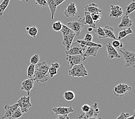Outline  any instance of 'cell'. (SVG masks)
Masks as SVG:
<instances>
[{
	"instance_id": "35",
	"label": "cell",
	"mask_w": 135,
	"mask_h": 119,
	"mask_svg": "<svg viewBox=\"0 0 135 119\" xmlns=\"http://www.w3.org/2000/svg\"><path fill=\"white\" fill-rule=\"evenodd\" d=\"M62 28V24L59 21L55 22L52 25V29L55 32H60Z\"/></svg>"
},
{
	"instance_id": "43",
	"label": "cell",
	"mask_w": 135,
	"mask_h": 119,
	"mask_svg": "<svg viewBox=\"0 0 135 119\" xmlns=\"http://www.w3.org/2000/svg\"><path fill=\"white\" fill-rule=\"evenodd\" d=\"M51 66L54 68H56L57 69H58L60 68V65L59 63H52V65H51Z\"/></svg>"
},
{
	"instance_id": "1",
	"label": "cell",
	"mask_w": 135,
	"mask_h": 119,
	"mask_svg": "<svg viewBox=\"0 0 135 119\" xmlns=\"http://www.w3.org/2000/svg\"><path fill=\"white\" fill-rule=\"evenodd\" d=\"M60 32L63 34V40L62 44L65 46L66 50H69L70 48L73 44L74 38L75 37L76 34L72 30L67 27L66 25L62 24V28Z\"/></svg>"
},
{
	"instance_id": "12",
	"label": "cell",
	"mask_w": 135,
	"mask_h": 119,
	"mask_svg": "<svg viewBox=\"0 0 135 119\" xmlns=\"http://www.w3.org/2000/svg\"><path fill=\"white\" fill-rule=\"evenodd\" d=\"M32 79L34 81H35L37 82H45L49 80L48 74H45L43 72H41L36 70L34 73Z\"/></svg>"
},
{
	"instance_id": "47",
	"label": "cell",
	"mask_w": 135,
	"mask_h": 119,
	"mask_svg": "<svg viewBox=\"0 0 135 119\" xmlns=\"http://www.w3.org/2000/svg\"><path fill=\"white\" fill-rule=\"evenodd\" d=\"M89 119H101V117H98L97 116H95V117H93L91 118H89Z\"/></svg>"
},
{
	"instance_id": "18",
	"label": "cell",
	"mask_w": 135,
	"mask_h": 119,
	"mask_svg": "<svg viewBox=\"0 0 135 119\" xmlns=\"http://www.w3.org/2000/svg\"><path fill=\"white\" fill-rule=\"evenodd\" d=\"M99 48V47H87L85 53H83V56L85 58L90 56L95 57Z\"/></svg>"
},
{
	"instance_id": "24",
	"label": "cell",
	"mask_w": 135,
	"mask_h": 119,
	"mask_svg": "<svg viewBox=\"0 0 135 119\" xmlns=\"http://www.w3.org/2000/svg\"><path fill=\"white\" fill-rule=\"evenodd\" d=\"M38 68L36 70L40 71L41 72H43L45 74H48V72L50 68V66L46 62H41L40 63H38Z\"/></svg>"
},
{
	"instance_id": "33",
	"label": "cell",
	"mask_w": 135,
	"mask_h": 119,
	"mask_svg": "<svg viewBox=\"0 0 135 119\" xmlns=\"http://www.w3.org/2000/svg\"><path fill=\"white\" fill-rule=\"evenodd\" d=\"M27 33L31 37L35 38L36 37L38 33L37 27L36 26H32L31 27H30V29H29V30L27 31Z\"/></svg>"
},
{
	"instance_id": "10",
	"label": "cell",
	"mask_w": 135,
	"mask_h": 119,
	"mask_svg": "<svg viewBox=\"0 0 135 119\" xmlns=\"http://www.w3.org/2000/svg\"><path fill=\"white\" fill-rule=\"evenodd\" d=\"M64 14L66 17H74L76 15L77 9L75 3H70L65 9Z\"/></svg>"
},
{
	"instance_id": "5",
	"label": "cell",
	"mask_w": 135,
	"mask_h": 119,
	"mask_svg": "<svg viewBox=\"0 0 135 119\" xmlns=\"http://www.w3.org/2000/svg\"><path fill=\"white\" fill-rule=\"evenodd\" d=\"M132 91V87L126 84L121 83L115 86L113 89L114 95L117 97H123L126 96Z\"/></svg>"
},
{
	"instance_id": "20",
	"label": "cell",
	"mask_w": 135,
	"mask_h": 119,
	"mask_svg": "<svg viewBox=\"0 0 135 119\" xmlns=\"http://www.w3.org/2000/svg\"><path fill=\"white\" fill-rule=\"evenodd\" d=\"M103 30L105 32L106 38H111V39H113L114 40L117 39L114 33V29L112 27L109 26V25H107L103 28Z\"/></svg>"
},
{
	"instance_id": "7",
	"label": "cell",
	"mask_w": 135,
	"mask_h": 119,
	"mask_svg": "<svg viewBox=\"0 0 135 119\" xmlns=\"http://www.w3.org/2000/svg\"><path fill=\"white\" fill-rule=\"evenodd\" d=\"M66 59L68 64L70 65V68L71 69L73 66L82 64L83 62L86 60V58L84 57L82 55H80V54L73 56H70L66 54Z\"/></svg>"
},
{
	"instance_id": "27",
	"label": "cell",
	"mask_w": 135,
	"mask_h": 119,
	"mask_svg": "<svg viewBox=\"0 0 135 119\" xmlns=\"http://www.w3.org/2000/svg\"><path fill=\"white\" fill-rule=\"evenodd\" d=\"M11 0H4L0 4V17H2L6 9L7 8Z\"/></svg>"
},
{
	"instance_id": "36",
	"label": "cell",
	"mask_w": 135,
	"mask_h": 119,
	"mask_svg": "<svg viewBox=\"0 0 135 119\" xmlns=\"http://www.w3.org/2000/svg\"><path fill=\"white\" fill-rule=\"evenodd\" d=\"M40 60V58H39V55L38 54H36L35 55L32 56L30 60V63L31 64H33V65H36V64L38 63V61Z\"/></svg>"
},
{
	"instance_id": "4",
	"label": "cell",
	"mask_w": 135,
	"mask_h": 119,
	"mask_svg": "<svg viewBox=\"0 0 135 119\" xmlns=\"http://www.w3.org/2000/svg\"><path fill=\"white\" fill-rule=\"evenodd\" d=\"M118 50L123 54L125 60V67H132L135 66V53L133 52L128 50L125 48H121Z\"/></svg>"
},
{
	"instance_id": "30",
	"label": "cell",
	"mask_w": 135,
	"mask_h": 119,
	"mask_svg": "<svg viewBox=\"0 0 135 119\" xmlns=\"http://www.w3.org/2000/svg\"><path fill=\"white\" fill-rule=\"evenodd\" d=\"M90 15L93 22H94L95 24L97 23H98L102 17L101 13L100 12H97V13H91L90 14Z\"/></svg>"
},
{
	"instance_id": "8",
	"label": "cell",
	"mask_w": 135,
	"mask_h": 119,
	"mask_svg": "<svg viewBox=\"0 0 135 119\" xmlns=\"http://www.w3.org/2000/svg\"><path fill=\"white\" fill-rule=\"evenodd\" d=\"M86 46L81 44L76 46V44L75 43L72 44L69 50L66 51V54L70 56L78 55V54L83 56V52L86 50Z\"/></svg>"
},
{
	"instance_id": "23",
	"label": "cell",
	"mask_w": 135,
	"mask_h": 119,
	"mask_svg": "<svg viewBox=\"0 0 135 119\" xmlns=\"http://www.w3.org/2000/svg\"><path fill=\"white\" fill-rule=\"evenodd\" d=\"M84 18H85V25H89L90 27H91L93 29H94L95 28L96 25L94 22H93L92 18L91 17L90 14L89 13L86 12H85Z\"/></svg>"
},
{
	"instance_id": "21",
	"label": "cell",
	"mask_w": 135,
	"mask_h": 119,
	"mask_svg": "<svg viewBox=\"0 0 135 119\" xmlns=\"http://www.w3.org/2000/svg\"><path fill=\"white\" fill-rule=\"evenodd\" d=\"M46 1L47 2L48 6H49L50 9L51 13V19L53 20L57 7L56 0H46Z\"/></svg>"
},
{
	"instance_id": "29",
	"label": "cell",
	"mask_w": 135,
	"mask_h": 119,
	"mask_svg": "<svg viewBox=\"0 0 135 119\" xmlns=\"http://www.w3.org/2000/svg\"><path fill=\"white\" fill-rule=\"evenodd\" d=\"M94 32L99 39L106 38L105 32L104 30H103V28H101V27H98L97 29H94Z\"/></svg>"
},
{
	"instance_id": "50",
	"label": "cell",
	"mask_w": 135,
	"mask_h": 119,
	"mask_svg": "<svg viewBox=\"0 0 135 119\" xmlns=\"http://www.w3.org/2000/svg\"><path fill=\"white\" fill-rule=\"evenodd\" d=\"M18 1H22V0H18ZM25 1H26L27 2H29V0H25Z\"/></svg>"
},
{
	"instance_id": "14",
	"label": "cell",
	"mask_w": 135,
	"mask_h": 119,
	"mask_svg": "<svg viewBox=\"0 0 135 119\" xmlns=\"http://www.w3.org/2000/svg\"><path fill=\"white\" fill-rule=\"evenodd\" d=\"M19 107L18 104L17 103L11 106L6 104L5 105L4 109H5V114L4 116L2 117V119H5V118H8L9 117H11L12 115V114L14 113L15 111Z\"/></svg>"
},
{
	"instance_id": "44",
	"label": "cell",
	"mask_w": 135,
	"mask_h": 119,
	"mask_svg": "<svg viewBox=\"0 0 135 119\" xmlns=\"http://www.w3.org/2000/svg\"><path fill=\"white\" fill-rule=\"evenodd\" d=\"M84 116V113H81V114H78L76 116V117L74 119H83V117Z\"/></svg>"
},
{
	"instance_id": "17",
	"label": "cell",
	"mask_w": 135,
	"mask_h": 119,
	"mask_svg": "<svg viewBox=\"0 0 135 119\" xmlns=\"http://www.w3.org/2000/svg\"><path fill=\"white\" fill-rule=\"evenodd\" d=\"M132 25V21L129 18V16L124 15L121 20L120 24L118 25L119 29H126L131 28Z\"/></svg>"
},
{
	"instance_id": "48",
	"label": "cell",
	"mask_w": 135,
	"mask_h": 119,
	"mask_svg": "<svg viewBox=\"0 0 135 119\" xmlns=\"http://www.w3.org/2000/svg\"><path fill=\"white\" fill-rule=\"evenodd\" d=\"M83 119H89V118H88L87 117H86L84 115V116H83Z\"/></svg>"
},
{
	"instance_id": "13",
	"label": "cell",
	"mask_w": 135,
	"mask_h": 119,
	"mask_svg": "<svg viewBox=\"0 0 135 119\" xmlns=\"http://www.w3.org/2000/svg\"><path fill=\"white\" fill-rule=\"evenodd\" d=\"M52 111L56 115H68L74 112L71 107H55L52 109Z\"/></svg>"
},
{
	"instance_id": "15",
	"label": "cell",
	"mask_w": 135,
	"mask_h": 119,
	"mask_svg": "<svg viewBox=\"0 0 135 119\" xmlns=\"http://www.w3.org/2000/svg\"><path fill=\"white\" fill-rule=\"evenodd\" d=\"M106 46H107L108 58L109 59L112 60L113 59H120V58H121V56L118 54L117 50L112 46L111 43L107 44Z\"/></svg>"
},
{
	"instance_id": "19",
	"label": "cell",
	"mask_w": 135,
	"mask_h": 119,
	"mask_svg": "<svg viewBox=\"0 0 135 119\" xmlns=\"http://www.w3.org/2000/svg\"><path fill=\"white\" fill-rule=\"evenodd\" d=\"M85 12L89 13L90 14L94 13L97 12H102L101 9H99L98 6V5L94 4V3H91L88 5L85 6Z\"/></svg>"
},
{
	"instance_id": "49",
	"label": "cell",
	"mask_w": 135,
	"mask_h": 119,
	"mask_svg": "<svg viewBox=\"0 0 135 119\" xmlns=\"http://www.w3.org/2000/svg\"><path fill=\"white\" fill-rule=\"evenodd\" d=\"M29 29H30V27H27V28H26V30H27V31H28V30H29Z\"/></svg>"
},
{
	"instance_id": "16",
	"label": "cell",
	"mask_w": 135,
	"mask_h": 119,
	"mask_svg": "<svg viewBox=\"0 0 135 119\" xmlns=\"http://www.w3.org/2000/svg\"><path fill=\"white\" fill-rule=\"evenodd\" d=\"M99 113V110L98 107V104L97 102L90 106L89 111L88 113H84L85 116L88 118H91L93 117L97 116L98 115Z\"/></svg>"
},
{
	"instance_id": "25",
	"label": "cell",
	"mask_w": 135,
	"mask_h": 119,
	"mask_svg": "<svg viewBox=\"0 0 135 119\" xmlns=\"http://www.w3.org/2000/svg\"><path fill=\"white\" fill-rule=\"evenodd\" d=\"M133 33V30L131 29V28H127V29H124L123 30H121L118 33V36L117 38V40L120 41L121 39H123V38L127 36L128 35L130 34Z\"/></svg>"
},
{
	"instance_id": "32",
	"label": "cell",
	"mask_w": 135,
	"mask_h": 119,
	"mask_svg": "<svg viewBox=\"0 0 135 119\" xmlns=\"http://www.w3.org/2000/svg\"><path fill=\"white\" fill-rule=\"evenodd\" d=\"M35 72V65L30 64L27 69V76L28 79H32L34 73Z\"/></svg>"
},
{
	"instance_id": "41",
	"label": "cell",
	"mask_w": 135,
	"mask_h": 119,
	"mask_svg": "<svg viewBox=\"0 0 135 119\" xmlns=\"http://www.w3.org/2000/svg\"><path fill=\"white\" fill-rule=\"evenodd\" d=\"M90 106H89L88 104H84L82 107V111L84 112V113H88L90 110Z\"/></svg>"
},
{
	"instance_id": "6",
	"label": "cell",
	"mask_w": 135,
	"mask_h": 119,
	"mask_svg": "<svg viewBox=\"0 0 135 119\" xmlns=\"http://www.w3.org/2000/svg\"><path fill=\"white\" fill-rule=\"evenodd\" d=\"M30 99V96H28V97L22 96L17 101V103L18 104L19 108H20L21 112L23 114L27 113L29 109L32 107Z\"/></svg>"
},
{
	"instance_id": "42",
	"label": "cell",
	"mask_w": 135,
	"mask_h": 119,
	"mask_svg": "<svg viewBox=\"0 0 135 119\" xmlns=\"http://www.w3.org/2000/svg\"><path fill=\"white\" fill-rule=\"evenodd\" d=\"M56 119H69L68 115H58Z\"/></svg>"
},
{
	"instance_id": "34",
	"label": "cell",
	"mask_w": 135,
	"mask_h": 119,
	"mask_svg": "<svg viewBox=\"0 0 135 119\" xmlns=\"http://www.w3.org/2000/svg\"><path fill=\"white\" fill-rule=\"evenodd\" d=\"M112 46H113L114 48H115V49H121L123 46V44L122 43V42L120 41H119L118 40H114L113 42H112Z\"/></svg>"
},
{
	"instance_id": "11",
	"label": "cell",
	"mask_w": 135,
	"mask_h": 119,
	"mask_svg": "<svg viewBox=\"0 0 135 119\" xmlns=\"http://www.w3.org/2000/svg\"><path fill=\"white\" fill-rule=\"evenodd\" d=\"M110 12L109 16L112 18H118L121 17L123 15V11L120 6L118 5H111Z\"/></svg>"
},
{
	"instance_id": "28",
	"label": "cell",
	"mask_w": 135,
	"mask_h": 119,
	"mask_svg": "<svg viewBox=\"0 0 135 119\" xmlns=\"http://www.w3.org/2000/svg\"><path fill=\"white\" fill-rule=\"evenodd\" d=\"M135 10V1L133 0L129 5H128L126 7V11H125V15H129L131 13H132Z\"/></svg>"
},
{
	"instance_id": "46",
	"label": "cell",
	"mask_w": 135,
	"mask_h": 119,
	"mask_svg": "<svg viewBox=\"0 0 135 119\" xmlns=\"http://www.w3.org/2000/svg\"><path fill=\"white\" fill-rule=\"evenodd\" d=\"M93 29H94L91 28V27H90V28H89L88 29V30L89 32H92V31L93 30Z\"/></svg>"
},
{
	"instance_id": "3",
	"label": "cell",
	"mask_w": 135,
	"mask_h": 119,
	"mask_svg": "<svg viewBox=\"0 0 135 119\" xmlns=\"http://www.w3.org/2000/svg\"><path fill=\"white\" fill-rule=\"evenodd\" d=\"M69 75L73 77H85L88 76V73L82 63L73 66L69 70Z\"/></svg>"
},
{
	"instance_id": "40",
	"label": "cell",
	"mask_w": 135,
	"mask_h": 119,
	"mask_svg": "<svg viewBox=\"0 0 135 119\" xmlns=\"http://www.w3.org/2000/svg\"><path fill=\"white\" fill-rule=\"evenodd\" d=\"M130 116L129 113H124V112H122L120 115L116 118V119H127L128 117Z\"/></svg>"
},
{
	"instance_id": "9",
	"label": "cell",
	"mask_w": 135,
	"mask_h": 119,
	"mask_svg": "<svg viewBox=\"0 0 135 119\" xmlns=\"http://www.w3.org/2000/svg\"><path fill=\"white\" fill-rule=\"evenodd\" d=\"M34 85V81L32 79L25 80L22 82L21 90L27 93L28 96H30V92L32 89Z\"/></svg>"
},
{
	"instance_id": "22",
	"label": "cell",
	"mask_w": 135,
	"mask_h": 119,
	"mask_svg": "<svg viewBox=\"0 0 135 119\" xmlns=\"http://www.w3.org/2000/svg\"><path fill=\"white\" fill-rule=\"evenodd\" d=\"M75 43L79 44L81 45H83L86 47H99L101 48L102 46V44H99L93 42H89V41H85L83 40H77L75 42Z\"/></svg>"
},
{
	"instance_id": "26",
	"label": "cell",
	"mask_w": 135,
	"mask_h": 119,
	"mask_svg": "<svg viewBox=\"0 0 135 119\" xmlns=\"http://www.w3.org/2000/svg\"><path fill=\"white\" fill-rule=\"evenodd\" d=\"M75 97V95L74 92L71 91H66L64 93V98L67 101H73Z\"/></svg>"
},
{
	"instance_id": "45",
	"label": "cell",
	"mask_w": 135,
	"mask_h": 119,
	"mask_svg": "<svg viewBox=\"0 0 135 119\" xmlns=\"http://www.w3.org/2000/svg\"><path fill=\"white\" fill-rule=\"evenodd\" d=\"M134 117H135V115H133L132 116H129L128 117L127 119H134Z\"/></svg>"
},
{
	"instance_id": "39",
	"label": "cell",
	"mask_w": 135,
	"mask_h": 119,
	"mask_svg": "<svg viewBox=\"0 0 135 119\" xmlns=\"http://www.w3.org/2000/svg\"><path fill=\"white\" fill-rule=\"evenodd\" d=\"M83 40L85 41H89V42H91L93 40V35L90 33H86L85 36L84 37V39Z\"/></svg>"
},
{
	"instance_id": "31",
	"label": "cell",
	"mask_w": 135,
	"mask_h": 119,
	"mask_svg": "<svg viewBox=\"0 0 135 119\" xmlns=\"http://www.w3.org/2000/svg\"><path fill=\"white\" fill-rule=\"evenodd\" d=\"M22 115H23V113H22L20 108H18L12 114L11 117H9L8 119H18L21 118Z\"/></svg>"
},
{
	"instance_id": "2",
	"label": "cell",
	"mask_w": 135,
	"mask_h": 119,
	"mask_svg": "<svg viewBox=\"0 0 135 119\" xmlns=\"http://www.w3.org/2000/svg\"><path fill=\"white\" fill-rule=\"evenodd\" d=\"M85 25V18H79L77 20L68 22L67 27L72 30L75 33L76 36L78 37L81 34L83 29L84 28Z\"/></svg>"
},
{
	"instance_id": "38",
	"label": "cell",
	"mask_w": 135,
	"mask_h": 119,
	"mask_svg": "<svg viewBox=\"0 0 135 119\" xmlns=\"http://www.w3.org/2000/svg\"><path fill=\"white\" fill-rule=\"evenodd\" d=\"M49 75L51 77H53L54 76H55L57 73V69L56 68H54L51 66L50 67L49 70Z\"/></svg>"
},
{
	"instance_id": "37",
	"label": "cell",
	"mask_w": 135,
	"mask_h": 119,
	"mask_svg": "<svg viewBox=\"0 0 135 119\" xmlns=\"http://www.w3.org/2000/svg\"><path fill=\"white\" fill-rule=\"evenodd\" d=\"M35 4L38 5L40 7L45 8L48 7V5L47 4V2L46 0H35Z\"/></svg>"
},
{
	"instance_id": "51",
	"label": "cell",
	"mask_w": 135,
	"mask_h": 119,
	"mask_svg": "<svg viewBox=\"0 0 135 119\" xmlns=\"http://www.w3.org/2000/svg\"><path fill=\"white\" fill-rule=\"evenodd\" d=\"M1 0H0V2H1Z\"/></svg>"
}]
</instances>
